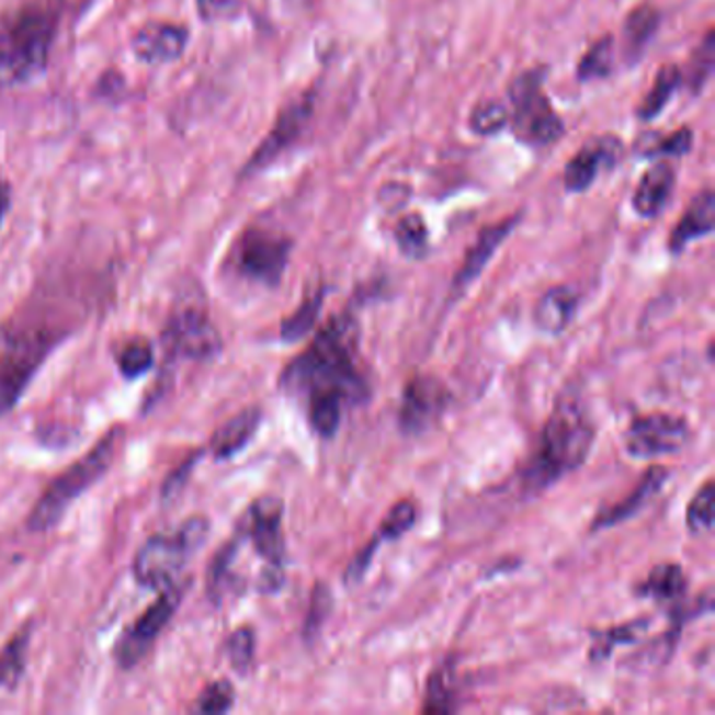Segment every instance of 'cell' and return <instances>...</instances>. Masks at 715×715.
<instances>
[{
    "label": "cell",
    "instance_id": "f35d334b",
    "mask_svg": "<svg viewBox=\"0 0 715 715\" xmlns=\"http://www.w3.org/2000/svg\"><path fill=\"white\" fill-rule=\"evenodd\" d=\"M413 523H416V503L409 500L399 501L384 517V521H382L381 529H378L374 542L381 546L382 542L399 540L401 535H406Z\"/></svg>",
    "mask_w": 715,
    "mask_h": 715
},
{
    "label": "cell",
    "instance_id": "8992f818",
    "mask_svg": "<svg viewBox=\"0 0 715 715\" xmlns=\"http://www.w3.org/2000/svg\"><path fill=\"white\" fill-rule=\"evenodd\" d=\"M66 338V332L34 326L0 328V416L11 411L22 399L25 388L34 381L53 349Z\"/></svg>",
    "mask_w": 715,
    "mask_h": 715
},
{
    "label": "cell",
    "instance_id": "e575fe53",
    "mask_svg": "<svg viewBox=\"0 0 715 715\" xmlns=\"http://www.w3.org/2000/svg\"><path fill=\"white\" fill-rule=\"evenodd\" d=\"M234 705H236L234 684L229 680H215L200 692L191 712L206 715L229 714L234 710Z\"/></svg>",
    "mask_w": 715,
    "mask_h": 715
},
{
    "label": "cell",
    "instance_id": "d590c367",
    "mask_svg": "<svg viewBox=\"0 0 715 715\" xmlns=\"http://www.w3.org/2000/svg\"><path fill=\"white\" fill-rule=\"evenodd\" d=\"M510 122V112L500 101H480L470 114V130L478 137H493Z\"/></svg>",
    "mask_w": 715,
    "mask_h": 715
},
{
    "label": "cell",
    "instance_id": "ab89813d",
    "mask_svg": "<svg viewBox=\"0 0 715 715\" xmlns=\"http://www.w3.org/2000/svg\"><path fill=\"white\" fill-rule=\"evenodd\" d=\"M202 455H206V450H197V452H191L162 483V489H160V500L164 503H170V501L177 500L183 489L188 487L190 483L191 475L197 466V462L202 459Z\"/></svg>",
    "mask_w": 715,
    "mask_h": 715
},
{
    "label": "cell",
    "instance_id": "8d00e7d4",
    "mask_svg": "<svg viewBox=\"0 0 715 715\" xmlns=\"http://www.w3.org/2000/svg\"><path fill=\"white\" fill-rule=\"evenodd\" d=\"M692 141H694V135L689 126H684V128L669 133L666 137L646 139V144L640 149V156L644 158H682L691 151Z\"/></svg>",
    "mask_w": 715,
    "mask_h": 715
},
{
    "label": "cell",
    "instance_id": "4dcf8cb0",
    "mask_svg": "<svg viewBox=\"0 0 715 715\" xmlns=\"http://www.w3.org/2000/svg\"><path fill=\"white\" fill-rule=\"evenodd\" d=\"M395 241L407 259L420 261L429 254V227L424 223V216L413 213L407 215L397 223L395 229Z\"/></svg>",
    "mask_w": 715,
    "mask_h": 715
},
{
    "label": "cell",
    "instance_id": "cb8c5ba5",
    "mask_svg": "<svg viewBox=\"0 0 715 715\" xmlns=\"http://www.w3.org/2000/svg\"><path fill=\"white\" fill-rule=\"evenodd\" d=\"M32 636H34V620H27L0 648V689L13 691L22 682Z\"/></svg>",
    "mask_w": 715,
    "mask_h": 715
},
{
    "label": "cell",
    "instance_id": "f546056e",
    "mask_svg": "<svg viewBox=\"0 0 715 715\" xmlns=\"http://www.w3.org/2000/svg\"><path fill=\"white\" fill-rule=\"evenodd\" d=\"M613 45H615L613 36L606 34L586 50V55L577 64V80L579 82L604 80V78H609L613 73V61H615V47Z\"/></svg>",
    "mask_w": 715,
    "mask_h": 715
},
{
    "label": "cell",
    "instance_id": "6da1fadb",
    "mask_svg": "<svg viewBox=\"0 0 715 715\" xmlns=\"http://www.w3.org/2000/svg\"><path fill=\"white\" fill-rule=\"evenodd\" d=\"M358 319L342 310L280 376L282 390L305 404L310 429L324 439L338 432L347 407L361 406L370 397L358 365Z\"/></svg>",
    "mask_w": 715,
    "mask_h": 715
},
{
    "label": "cell",
    "instance_id": "60d3db41",
    "mask_svg": "<svg viewBox=\"0 0 715 715\" xmlns=\"http://www.w3.org/2000/svg\"><path fill=\"white\" fill-rule=\"evenodd\" d=\"M332 611V594L328 592V588L324 583H319L310 597V611L307 623H305V634H317L321 623L330 615Z\"/></svg>",
    "mask_w": 715,
    "mask_h": 715
},
{
    "label": "cell",
    "instance_id": "e0dca14e",
    "mask_svg": "<svg viewBox=\"0 0 715 715\" xmlns=\"http://www.w3.org/2000/svg\"><path fill=\"white\" fill-rule=\"evenodd\" d=\"M521 218H523V213H517V215L503 218L500 223H493V225H487L485 229H480L477 241L470 246V250L466 252V257L462 261V266L457 269V273L453 277V292H464L477 280L478 275L485 271V266L493 259V254L500 250L501 243L519 227Z\"/></svg>",
    "mask_w": 715,
    "mask_h": 715
},
{
    "label": "cell",
    "instance_id": "52a82bcc",
    "mask_svg": "<svg viewBox=\"0 0 715 715\" xmlns=\"http://www.w3.org/2000/svg\"><path fill=\"white\" fill-rule=\"evenodd\" d=\"M236 529L263 563L259 594H275L286 581V537H284V503L280 498L264 496L252 501L239 517Z\"/></svg>",
    "mask_w": 715,
    "mask_h": 715
},
{
    "label": "cell",
    "instance_id": "1f68e13d",
    "mask_svg": "<svg viewBox=\"0 0 715 715\" xmlns=\"http://www.w3.org/2000/svg\"><path fill=\"white\" fill-rule=\"evenodd\" d=\"M715 66V36L714 30H710L703 38V43L692 53L691 64L686 76L682 73V82L686 78V87L692 95H701L705 84L710 82Z\"/></svg>",
    "mask_w": 715,
    "mask_h": 715
},
{
    "label": "cell",
    "instance_id": "ffe728a7",
    "mask_svg": "<svg viewBox=\"0 0 715 715\" xmlns=\"http://www.w3.org/2000/svg\"><path fill=\"white\" fill-rule=\"evenodd\" d=\"M715 229L714 190L701 191L692 197L691 206L680 216L669 236V252L682 254L694 239L707 238Z\"/></svg>",
    "mask_w": 715,
    "mask_h": 715
},
{
    "label": "cell",
    "instance_id": "ac0fdd59",
    "mask_svg": "<svg viewBox=\"0 0 715 715\" xmlns=\"http://www.w3.org/2000/svg\"><path fill=\"white\" fill-rule=\"evenodd\" d=\"M263 422V409L252 406L241 409L231 420H227L220 429L216 430L208 443L206 452L213 455L215 462H227L243 452Z\"/></svg>",
    "mask_w": 715,
    "mask_h": 715
},
{
    "label": "cell",
    "instance_id": "8fae6325",
    "mask_svg": "<svg viewBox=\"0 0 715 715\" xmlns=\"http://www.w3.org/2000/svg\"><path fill=\"white\" fill-rule=\"evenodd\" d=\"M294 241L266 227H248L231 250V264L241 280L277 287L284 280Z\"/></svg>",
    "mask_w": 715,
    "mask_h": 715
},
{
    "label": "cell",
    "instance_id": "4316f807",
    "mask_svg": "<svg viewBox=\"0 0 715 715\" xmlns=\"http://www.w3.org/2000/svg\"><path fill=\"white\" fill-rule=\"evenodd\" d=\"M686 592V575L680 565L666 563L655 567L644 579L643 586L638 588L640 597L652 598L659 602H671L684 597Z\"/></svg>",
    "mask_w": 715,
    "mask_h": 715
},
{
    "label": "cell",
    "instance_id": "83f0119b",
    "mask_svg": "<svg viewBox=\"0 0 715 715\" xmlns=\"http://www.w3.org/2000/svg\"><path fill=\"white\" fill-rule=\"evenodd\" d=\"M324 296H326V290L324 287L315 290L313 294H309L303 300V305L298 309L294 310L290 317H286L282 321L280 336H282L284 342H287V344L300 342L303 338H307L310 334V330L315 328V324L319 319L321 307H324Z\"/></svg>",
    "mask_w": 715,
    "mask_h": 715
},
{
    "label": "cell",
    "instance_id": "5b68a950",
    "mask_svg": "<svg viewBox=\"0 0 715 715\" xmlns=\"http://www.w3.org/2000/svg\"><path fill=\"white\" fill-rule=\"evenodd\" d=\"M211 535V521L195 514L170 533H156L147 537L135 554L133 577L147 590H164L183 577L193 554L206 544Z\"/></svg>",
    "mask_w": 715,
    "mask_h": 715
},
{
    "label": "cell",
    "instance_id": "603a6c76",
    "mask_svg": "<svg viewBox=\"0 0 715 715\" xmlns=\"http://www.w3.org/2000/svg\"><path fill=\"white\" fill-rule=\"evenodd\" d=\"M659 27L661 11L650 2H643L627 13L623 24V53L627 64L634 66L643 57L644 48L652 43Z\"/></svg>",
    "mask_w": 715,
    "mask_h": 715
},
{
    "label": "cell",
    "instance_id": "277c9868",
    "mask_svg": "<svg viewBox=\"0 0 715 715\" xmlns=\"http://www.w3.org/2000/svg\"><path fill=\"white\" fill-rule=\"evenodd\" d=\"M124 439V429L114 427L107 430L89 453L78 457L70 468H66L59 477L53 478L41 500L27 514L25 526L32 533H47L59 525L76 500L95 487L105 477L118 455L120 445Z\"/></svg>",
    "mask_w": 715,
    "mask_h": 715
},
{
    "label": "cell",
    "instance_id": "d4e9b609",
    "mask_svg": "<svg viewBox=\"0 0 715 715\" xmlns=\"http://www.w3.org/2000/svg\"><path fill=\"white\" fill-rule=\"evenodd\" d=\"M680 84H682V70L673 64L663 66L652 82V89L644 95L643 103L636 110L638 118L643 122L657 118L668 107L669 101L673 99Z\"/></svg>",
    "mask_w": 715,
    "mask_h": 715
},
{
    "label": "cell",
    "instance_id": "836d02e7",
    "mask_svg": "<svg viewBox=\"0 0 715 715\" xmlns=\"http://www.w3.org/2000/svg\"><path fill=\"white\" fill-rule=\"evenodd\" d=\"M455 703V673L452 666H443L436 669L429 678V691H427V714H450Z\"/></svg>",
    "mask_w": 715,
    "mask_h": 715
},
{
    "label": "cell",
    "instance_id": "3957f363",
    "mask_svg": "<svg viewBox=\"0 0 715 715\" xmlns=\"http://www.w3.org/2000/svg\"><path fill=\"white\" fill-rule=\"evenodd\" d=\"M61 22V4L36 0L0 18V80L27 82L45 72Z\"/></svg>",
    "mask_w": 715,
    "mask_h": 715
},
{
    "label": "cell",
    "instance_id": "9c48e42d",
    "mask_svg": "<svg viewBox=\"0 0 715 715\" xmlns=\"http://www.w3.org/2000/svg\"><path fill=\"white\" fill-rule=\"evenodd\" d=\"M191 583L193 579L183 575L181 579L164 588L160 598L151 602L137 620L124 627L112 648V659L122 671L137 668L151 652L154 644L164 634L168 623L174 620L185 594L191 590Z\"/></svg>",
    "mask_w": 715,
    "mask_h": 715
},
{
    "label": "cell",
    "instance_id": "ba28073f",
    "mask_svg": "<svg viewBox=\"0 0 715 715\" xmlns=\"http://www.w3.org/2000/svg\"><path fill=\"white\" fill-rule=\"evenodd\" d=\"M544 80L546 70L533 68L519 73L508 89L512 135L533 149L549 147L565 135V124L544 91Z\"/></svg>",
    "mask_w": 715,
    "mask_h": 715
},
{
    "label": "cell",
    "instance_id": "f1b7e54d",
    "mask_svg": "<svg viewBox=\"0 0 715 715\" xmlns=\"http://www.w3.org/2000/svg\"><path fill=\"white\" fill-rule=\"evenodd\" d=\"M650 627V620H636L629 623H623L617 627H609L602 632H594L592 638V648H590V659L592 661H604L606 657H611L613 648L620 644H634L640 640L644 632Z\"/></svg>",
    "mask_w": 715,
    "mask_h": 715
},
{
    "label": "cell",
    "instance_id": "d6986e66",
    "mask_svg": "<svg viewBox=\"0 0 715 715\" xmlns=\"http://www.w3.org/2000/svg\"><path fill=\"white\" fill-rule=\"evenodd\" d=\"M668 468H663V466H650L644 473L640 483L636 485L634 493H629L620 503H613L611 508L598 512L597 519L592 523V531H604L609 526L621 525L623 521L636 517L643 510L644 506L661 491V487L668 483Z\"/></svg>",
    "mask_w": 715,
    "mask_h": 715
},
{
    "label": "cell",
    "instance_id": "7c38bea8",
    "mask_svg": "<svg viewBox=\"0 0 715 715\" xmlns=\"http://www.w3.org/2000/svg\"><path fill=\"white\" fill-rule=\"evenodd\" d=\"M691 439V427L673 413H648L632 420L625 432V450L636 459H655L680 452Z\"/></svg>",
    "mask_w": 715,
    "mask_h": 715
},
{
    "label": "cell",
    "instance_id": "30bf717a",
    "mask_svg": "<svg viewBox=\"0 0 715 715\" xmlns=\"http://www.w3.org/2000/svg\"><path fill=\"white\" fill-rule=\"evenodd\" d=\"M220 351L223 338L204 307L185 303L170 310L162 328V363L167 370L179 361H213L220 355Z\"/></svg>",
    "mask_w": 715,
    "mask_h": 715
},
{
    "label": "cell",
    "instance_id": "74e56055",
    "mask_svg": "<svg viewBox=\"0 0 715 715\" xmlns=\"http://www.w3.org/2000/svg\"><path fill=\"white\" fill-rule=\"evenodd\" d=\"M714 480H707L689 503L686 525L692 533H707L714 529Z\"/></svg>",
    "mask_w": 715,
    "mask_h": 715
},
{
    "label": "cell",
    "instance_id": "5bb4252c",
    "mask_svg": "<svg viewBox=\"0 0 715 715\" xmlns=\"http://www.w3.org/2000/svg\"><path fill=\"white\" fill-rule=\"evenodd\" d=\"M450 390L434 376H413L407 382L399 407V427L406 434H422L447 411Z\"/></svg>",
    "mask_w": 715,
    "mask_h": 715
},
{
    "label": "cell",
    "instance_id": "44dd1931",
    "mask_svg": "<svg viewBox=\"0 0 715 715\" xmlns=\"http://www.w3.org/2000/svg\"><path fill=\"white\" fill-rule=\"evenodd\" d=\"M676 190V170L669 162H657L646 170L634 191L632 206L636 215L643 218H657L666 211V206Z\"/></svg>",
    "mask_w": 715,
    "mask_h": 715
},
{
    "label": "cell",
    "instance_id": "4fadbf2b",
    "mask_svg": "<svg viewBox=\"0 0 715 715\" xmlns=\"http://www.w3.org/2000/svg\"><path fill=\"white\" fill-rule=\"evenodd\" d=\"M315 112V91L309 89L305 93L292 99L282 107L273 128L269 130L263 144L254 149L250 160L241 170V177H252L257 172H263L264 168L273 164L286 149L298 141V137L305 133L310 116Z\"/></svg>",
    "mask_w": 715,
    "mask_h": 715
},
{
    "label": "cell",
    "instance_id": "484cf974",
    "mask_svg": "<svg viewBox=\"0 0 715 715\" xmlns=\"http://www.w3.org/2000/svg\"><path fill=\"white\" fill-rule=\"evenodd\" d=\"M118 372L126 381H137L149 374L156 365L154 342L145 336H133L120 344L116 353Z\"/></svg>",
    "mask_w": 715,
    "mask_h": 715
},
{
    "label": "cell",
    "instance_id": "7402d4cb",
    "mask_svg": "<svg viewBox=\"0 0 715 715\" xmlns=\"http://www.w3.org/2000/svg\"><path fill=\"white\" fill-rule=\"evenodd\" d=\"M579 307V294L567 286L548 290L535 305L533 321L544 334H563L571 326Z\"/></svg>",
    "mask_w": 715,
    "mask_h": 715
},
{
    "label": "cell",
    "instance_id": "7a4b0ae2",
    "mask_svg": "<svg viewBox=\"0 0 715 715\" xmlns=\"http://www.w3.org/2000/svg\"><path fill=\"white\" fill-rule=\"evenodd\" d=\"M597 439L594 422L575 397H560L542 432L537 452L526 468L525 485L531 491L577 470L592 452Z\"/></svg>",
    "mask_w": 715,
    "mask_h": 715
},
{
    "label": "cell",
    "instance_id": "b9f144b4",
    "mask_svg": "<svg viewBox=\"0 0 715 715\" xmlns=\"http://www.w3.org/2000/svg\"><path fill=\"white\" fill-rule=\"evenodd\" d=\"M202 18H220L238 9V0H197Z\"/></svg>",
    "mask_w": 715,
    "mask_h": 715
},
{
    "label": "cell",
    "instance_id": "7bdbcfd3",
    "mask_svg": "<svg viewBox=\"0 0 715 715\" xmlns=\"http://www.w3.org/2000/svg\"><path fill=\"white\" fill-rule=\"evenodd\" d=\"M9 208H11V185L0 172V225H2L4 216L9 213Z\"/></svg>",
    "mask_w": 715,
    "mask_h": 715
},
{
    "label": "cell",
    "instance_id": "d6a6232c",
    "mask_svg": "<svg viewBox=\"0 0 715 715\" xmlns=\"http://www.w3.org/2000/svg\"><path fill=\"white\" fill-rule=\"evenodd\" d=\"M225 657L229 659V666L234 668L239 676H246L257 655V632L250 625H241L229 634V638L223 644Z\"/></svg>",
    "mask_w": 715,
    "mask_h": 715
},
{
    "label": "cell",
    "instance_id": "2e32d148",
    "mask_svg": "<svg viewBox=\"0 0 715 715\" xmlns=\"http://www.w3.org/2000/svg\"><path fill=\"white\" fill-rule=\"evenodd\" d=\"M190 43L188 27L172 22H147L133 38L135 57L145 66L177 61Z\"/></svg>",
    "mask_w": 715,
    "mask_h": 715
},
{
    "label": "cell",
    "instance_id": "9a60e30c",
    "mask_svg": "<svg viewBox=\"0 0 715 715\" xmlns=\"http://www.w3.org/2000/svg\"><path fill=\"white\" fill-rule=\"evenodd\" d=\"M623 158V144L615 135L594 137L583 145L565 167V188L571 193H583L594 185L602 170L615 168Z\"/></svg>",
    "mask_w": 715,
    "mask_h": 715
}]
</instances>
